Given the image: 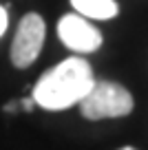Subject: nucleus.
<instances>
[{"label":"nucleus","instance_id":"20e7f679","mask_svg":"<svg viewBox=\"0 0 148 150\" xmlns=\"http://www.w3.org/2000/svg\"><path fill=\"white\" fill-rule=\"evenodd\" d=\"M60 40L75 53H93L102 47V33L80 13H66L58 22Z\"/></svg>","mask_w":148,"mask_h":150},{"label":"nucleus","instance_id":"6e6552de","mask_svg":"<svg viewBox=\"0 0 148 150\" xmlns=\"http://www.w3.org/2000/svg\"><path fill=\"white\" fill-rule=\"evenodd\" d=\"M16 110H18V104H16V102H11V104L5 106V112H16Z\"/></svg>","mask_w":148,"mask_h":150},{"label":"nucleus","instance_id":"f257e3e1","mask_svg":"<svg viewBox=\"0 0 148 150\" xmlns=\"http://www.w3.org/2000/svg\"><path fill=\"white\" fill-rule=\"evenodd\" d=\"M93 84L95 75L91 64L84 57L73 55L40 75V80L33 86L31 99L44 110H64L80 104V99L91 91Z\"/></svg>","mask_w":148,"mask_h":150},{"label":"nucleus","instance_id":"423d86ee","mask_svg":"<svg viewBox=\"0 0 148 150\" xmlns=\"http://www.w3.org/2000/svg\"><path fill=\"white\" fill-rule=\"evenodd\" d=\"M7 27H9V13H7V9L2 5H0V38L5 35Z\"/></svg>","mask_w":148,"mask_h":150},{"label":"nucleus","instance_id":"f03ea898","mask_svg":"<svg viewBox=\"0 0 148 150\" xmlns=\"http://www.w3.org/2000/svg\"><path fill=\"white\" fill-rule=\"evenodd\" d=\"M133 106L135 102L128 88L108 80H95L91 91L80 99V112L84 119H91V122L126 117L133 112Z\"/></svg>","mask_w":148,"mask_h":150},{"label":"nucleus","instance_id":"1a4fd4ad","mask_svg":"<svg viewBox=\"0 0 148 150\" xmlns=\"http://www.w3.org/2000/svg\"><path fill=\"white\" fill-rule=\"evenodd\" d=\"M120 150H137V148H133V146H124V148H120Z\"/></svg>","mask_w":148,"mask_h":150},{"label":"nucleus","instance_id":"39448f33","mask_svg":"<svg viewBox=\"0 0 148 150\" xmlns=\"http://www.w3.org/2000/svg\"><path fill=\"white\" fill-rule=\"evenodd\" d=\"M71 7L82 18H93V20H111L120 11L115 0H71Z\"/></svg>","mask_w":148,"mask_h":150},{"label":"nucleus","instance_id":"7ed1b4c3","mask_svg":"<svg viewBox=\"0 0 148 150\" xmlns=\"http://www.w3.org/2000/svg\"><path fill=\"white\" fill-rule=\"evenodd\" d=\"M44 38H46V24L42 16L27 13L16 29L14 44H11V53H9L11 64L16 69H29L40 55L42 47H44Z\"/></svg>","mask_w":148,"mask_h":150},{"label":"nucleus","instance_id":"0eeeda50","mask_svg":"<svg viewBox=\"0 0 148 150\" xmlns=\"http://www.w3.org/2000/svg\"><path fill=\"white\" fill-rule=\"evenodd\" d=\"M33 106H36V102H33L31 97H29V99H22V108H24V110H33Z\"/></svg>","mask_w":148,"mask_h":150}]
</instances>
